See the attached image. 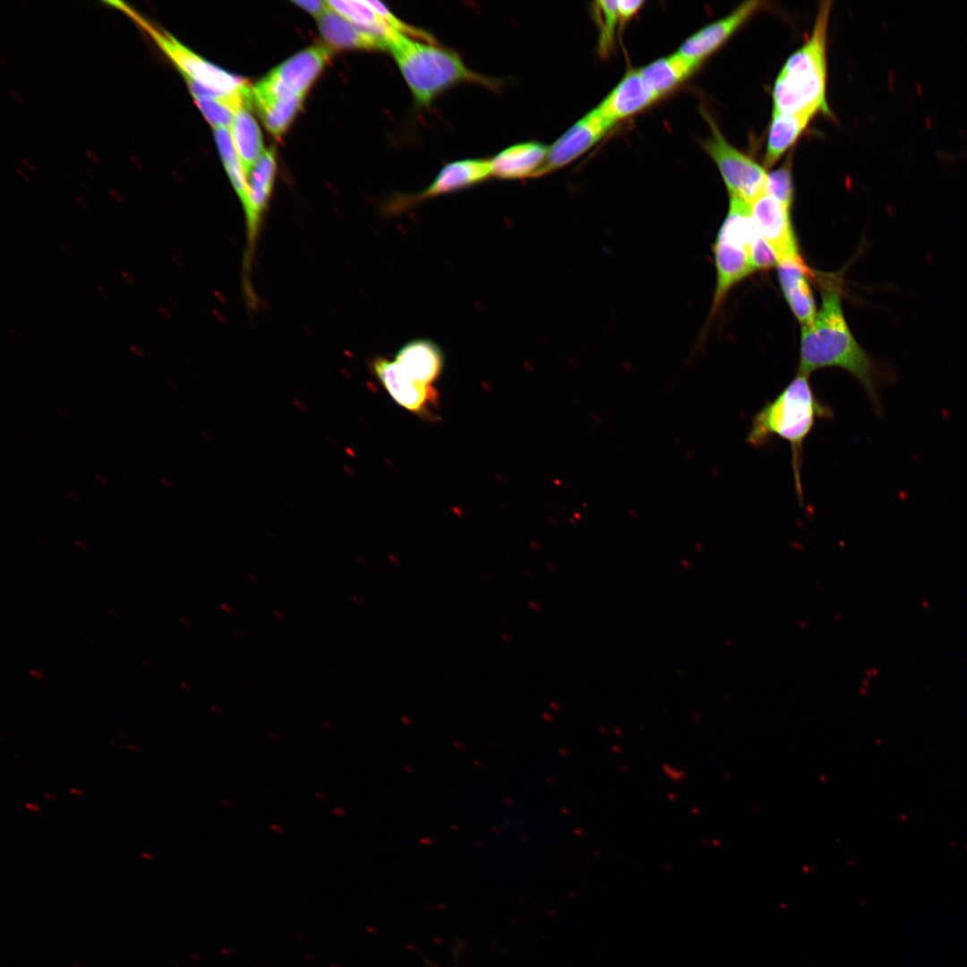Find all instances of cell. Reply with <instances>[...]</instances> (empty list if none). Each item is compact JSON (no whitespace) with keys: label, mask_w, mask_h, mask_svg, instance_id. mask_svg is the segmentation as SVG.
I'll return each instance as SVG.
<instances>
[{"label":"cell","mask_w":967,"mask_h":967,"mask_svg":"<svg viewBox=\"0 0 967 967\" xmlns=\"http://www.w3.org/2000/svg\"><path fill=\"white\" fill-rule=\"evenodd\" d=\"M129 349L135 356H137L139 358H144L145 357L144 351L139 346L131 345L129 347Z\"/></svg>","instance_id":"obj_31"},{"label":"cell","mask_w":967,"mask_h":967,"mask_svg":"<svg viewBox=\"0 0 967 967\" xmlns=\"http://www.w3.org/2000/svg\"><path fill=\"white\" fill-rule=\"evenodd\" d=\"M70 792L76 796H83L84 794V792L81 789L75 787L70 788Z\"/></svg>","instance_id":"obj_36"},{"label":"cell","mask_w":967,"mask_h":967,"mask_svg":"<svg viewBox=\"0 0 967 967\" xmlns=\"http://www.w3.org/2000/svg\"><path fill=\"white\" fill-rule=\"evenodd\" d=\"M330 9L359 28L386 39L393 33L392 29L364 1L329 0Z\"/></svg>","instance_id":"obj_23"},{"label":"cell","mask_w":967,"mask_h":967,"mask_svg":"<svg viewBox=\"0 0 967 967\" xmlns=\"http://www.w3.org/2000/svg\"><path fill=\"white\" fill-rule=\"evenodd\" d=\"M110 611L112 612V613H111V612H107V613H108L109 615H111V617H114V618H118V616H119V615H118V613H116V611H115V612H114V610H110Z\"/></svg>","instance_id":"obj_44"},{"label":"cell","mask_w":967,"mask_h":967,"mask_svg":"<svg viewBox=\"0 0 967 967\" xmlns=\"http://www.w3.org/2000/svg\"><path fill=\"white\" fill-rule=\"evenodd\" d=\"M43 795H44V797L46 799L52 800H55L57 799V797L56 795L51 794V793H44Z\"/></svg>","instance_id":"obj_42"},{"label":"cell","mask_w":967,"mask_h":967,"mask_svg":"<svg viewBox=\"0 0 967 967\" xmlns=\"http://www.w3.org/2000/svg\"><path fill=\"white\" fill-rule=\"evenodd\" d=\"M11 331H12V333L13 334V336H14V337H16V338H19V339H21V338H23V337H24V336H23V335H22L21 333H20V332L18 331V329H15V328H13V329H11Z\"/></svg>","instance_id":"obj_40"},{"label":"cell","mask_w":967,"mask_h":967,"mask_svg":"<svg viewBox=\"0 0 967 967\" xmlns=\"http://www.w3.org/2000/svg\"><path fill=\"white\" fill-rule=\"evenodd\" d=\"M492 177L490 159L467 158L445 165L433 181L423 191L397 199L393 209H403L426 199L450 193Z\"/></svg>","instance_id":"obj_12"},{"label":"cell","mask_w":967,"mask_h":967,"mask_svg":"<svg viewBox=\"0 0 967 967\" xmlns=\"http://www.w3.org/2000/svg\"><path fill=\"white\" fill-rule=\"evenodd\" d=\"M764 4V2L755 0L742 3L728 15L707 24L689 36L677 52L699 66Z\"/></svg>","instance_id":"obj_11"},{"label":"cell","mask_w":967,"mask_h":967,"mask_svg":"<svg viewBox=\"0 0 967 967\" xmlns=\"http://www.w3.org/2000/svg\"><path fill=\"white\" fill-rule=\"evenodd\" d=\"M215 139L225 168L244 209L248 199V182L227 128H215Z\"/></svg>","instance_id":"obj_24"},{"label":"cell","mask_w":967,"mask_h":967,"mask_svg":"<svg viewBox=\"0 0 967 967\" xmlns=\"http://www.w3.org/2000/svg\"><path fill=\"white\" fill-rule=\"evenodd\" d=\"M764 192L791 209L793 201L792 158H789L777 169L766 174Z\"/></svg>","instance_id":"obj_26"},{"label":"cell","mask_w":967,"mask_h":967,"mask_svg":"<svg viewBox=\"0 0 967 967\" xmlns=\"http://www.w3.org/2000/svg\"><path fill=\"white\" fill-rule=\"evenodd\" d=\"M75 544H76L77 546H79V547H80L81 549H82V550H88V545H87V543H84V542H82L81 540H78V539H77V540H75Z\"/></svg>","instance_id":"obj_38"},{"label":"cell","mask_w":967,"mask_h":967,"mask_svg":"<svg viewBox=\"0 0 967 967\" xmlns=\"http://www.w3.org/2000/svg\"><path fill=\"white\" fill-rule=\"evenodd\" d=\"M760 236L751 216L749 203L730 195L728 212L713 246L716 284L710 318L717 313L730 290L755 271L750 261V252Z\"/></svg>","instance_id":"obj_5"},{"label":"cell","mask_w":967,"mask_h":967,"mask_svg":"<svg viewBox=\"0 0 967 967\" xmlns=\"http://www.w3.org/2000/svg\"><path fill=\"white\" fill-rule=\"evenodd\" d=\"M658 98L646 82L639 69L630 70L596 107L614 126L649 107Z\"/></svg>","instance_id":"obj_14"},{"label":"cell","mask_w":967,"mask_h":967,"mask_svg":"<svg viewBox=\"0 0 967 967\" xmlns=\"http://www.w3.org/2000/svg\"><path fill=\"white\" fill-rule=\"evenodd\" d=\"M831 3L822 2L809 39L789 56L773 89L774 112L829 114L826 98V32Z\"/></svg>","instance_id":"obj_4"},{"label":"cell","mask_w":967,"mask_h":967,"mask_svg":"<svg viewBox=\"0 0 967 967\" xmlns=\"http://www.w3.org/2000/svg\"><path fill=\"white\" fill-rule=\"evenodd\" d=\"M128 748H129L130 749H133V751H136V752H140V749H139V748H137V747H136L135 745H133V744H130V745H128Z\"/></svg>","instance_id":"obj_43"},{"label":"cell","mask_w":967,"mask_h":967,"mask_svg":"<svg viewBox=\"0 0 967 967\" xmlns=\"http://www.w3.org/2000/svg\"><path fill=\"white\" fill-rule=\"evenodd\" d=\"M141 856L144 857L145 859L149 860H153L154 858H155L152 853L148 852V851H142Z\"/></svg>","instance_id":"obj_39"},{"label":"cell","mask_w":967,"mask_h":967,"mask_svg":"<svg viewBox=\"0 0 967 967\" xmlns=\"http://www.w3.org/2000/svg\"><path fill=\"white\" fill-rule=\"evenodd\" d=\"M548 148L540 142L527 141L502 150L490 159L492 176L503 180L537 177Z\"/></svg>","instance_id":"obj_16"},{"label":"cell","mask_w":967,"mask_h":967,"mask_svg":"<svg viewBox=\"0 0 967 967\" xmlns=\"http://www.w3.org/2000/svg\"><path fill=\"white\" fill-rule=\"evenodd\" d=\"M95 288L98 294L103 298H110L109 292L103 286L97 285Z\"/></svg>","instance_id":"obj_33"},{"label":"cell","mask_w":967,"mask_h":967,"mask_svg":"<svg viewBox=\"0 0 967 967\" xmlns=\"http://www.w3.org/2000/svg\"><path fill=\"white\" fill-rule=\"evenodd\" d=\"M29 673H30V675L31 677H33L36 680H44L45 679V673L42 671L39 670V669H36V668L30 669L29 671Z\"/></svg>","instance_id":"obj_32"},{"label":"cell","mask_w":967,"mask_h":967,"mask_svg":"<svg viewBox=\"0 0 967 967\" xmlns=\"http://www.w3.org/2000/svg\"><path fill=\"white\" fill-rule=\"evenodd\" d=\"M364 3L370 6L378 15H380L390 29L403 34L406 37L414 38L419 40L434 42L435 39L432 36L424 30L416 29L409 24L399 20L395 14H393L383 4L378 1H367Z\"/></svg>","instance_id":"obj_27"},{"label":"cell","mask_w":967,"mask_h":967,"mask_svg":"<svg viewBox=\"0 0 967 967\" xmlns=\"http://www.w3.org/2000/svg\"><path fill=\"white\" fill-rule=\"evenodd\" d=\"M814 116L810 113L788 114L773 111L764 167L769 168L795 143Z\"/></svg>","instance_id":"obj_19"},{"label":"cell","mask_w":967,"mask_h":967,"mask_svg":"<svg viewBox=\"0 0 967 967\" xmlns=\"http://www.w3.org/2000/svg\"><path fill=\"white\" fill-rule=\"evenodd\" d=\"M643 4L644 2L639 0H617V8L620 23L629 21L638 13Z\"/></svg>","instance_id":"obj_28"},{"label":"cell","mask_w":967,"mask_h":967,"mask_svg":"<svg viewBox=\"0 0 967 967\" xmlns=\"http://www.w3.org/2000/svg\"><path fill=\"white\" fill-rule=\"evenodd\" d=\"M704 115L711 135L702 141L703 149L717 166L729 194L749 203L764 191L766 168L730 144L709 115Z\"/></svg>","instance_id":"obj_7"},{"label":"cell","mask_w":967,"mask_h":967,"mask_svg":"<svg viewBox=\"0 0 967 967\" xmlns=\"http://www.w3.org/2000/svg\"><path fill=\"white\" fill-rule=\"evenodd\" d=\"M777 275L783 295L798 321L802 326L813 323L817 309L809 285L815 272L801 256L777 261Z\"/></svg>","instance_id":"obj_15"},{"label":"cell","mask_w":967,"mask_h":967,"mask_svg":"<svg viewBox=\"0 0 967 967\" xmlns=\"http://www.w3.org/2000/svg\"><path fill=\"white\" fill-rule=\"evenodd\" d=\"M252 104L257 107L267 130L275 136L281 135L292 122L304 98H282L252 89Z\"/></svg>","instance_id":"obj_22"},{"label":"cell","mask_w":967,"mask_h":967,"mask_svg":"<svg viewBox=\"0 0 967 967\" xmlns=\"http://www.w3.org/2000/svg\"><path fill=\"white\" fill-rule=\"evenodd\" d=\"M386 43L418 107H428L442 92L463 82L496 88L493 80L472 71L457 52L436 42L394 31Z\"/></svg>","instance_id":"obj_3"},{"label":"cell","mask_w":967,"mask_h":967,"mask_svg":"<svg viewBox=\"0 0 967 967\" xmlns=\"http://www.w3.org/2000/svg\"><path fill=\"white\" fill-rule=\"evenodd\" d=\"M295 4H296L297 5H299L300 7L304 9L305 11H307L309 13L314 15L318 19L325 12H327L329 9V5L327 4V1H318V0L306 1V0H301V1H295Z\"/></svg>","instance_id":"obj_29"},{"label":"cell","mask_w":967,"mask_h":967,"mask_svg":"<svg viewBox=\"0 0 967 967\" xmlns=\"http://www.w3.org/2000/svg\"><path fill=\"white\" fill-rule=\"evenodd\" d=\"M121 276L130 285H135L137 283L136 278H134V276L129 271L122 270L121 271Z\"/></svg>","instance_id":"obj_30"},{"label":"cell","mask_w":967,"mask_h":967,"mask_svg":"<svg viewBox=\"0 0 967 967\" xmlns=\"http://www.w3.org/2000/svg\"><path fill=\"white\" fill-rule=\"evenodd\" d=\"M318 20L323 38L334 47L387 50V43L383 38L359 28L330 8Z\"/></svg>","instance_id":"obj_17"},{"label":"cell","mask_w":967,"mask_h":967,"mask_svg":"<svg viewBox=\"0 0 967 967\" xmlns=\"http://www.w3.org/2000/svg\"><path fill=\"white\" fill-rule=\"evenodd\" d=\"M108 4L124 12L135 21L174 63L185 80L195 81L220 94H233L250 88L244 79L209 63L169 33L158 29L127 4L119 1L108 2Z\"/></svg>","instance_id":"obj_6"},{"label":"cell","mask_w":967,"mask_h":967,"mask_svg":"<svg viewBox=\"0 0 967 967\" xmlns=\"http://www.w3.org/2000/svg\"><path fill=\"white\" fill-rule=\"evenodd\" d=\"M698 67L678 52L639 69L647 85L660 98L680 86Z\"/></svg>","instance_id":"obj_20"},{"label":"cell","mask_w":967,"mask_h":967,"mask_svg":"<svg viewBox=\"0 0 967 967\" xmlns=\"http://www.w3.org/2000/svg\"><path fill=\"white\" fill-rule=\"evenodd\" d=\"M372 365L381 385L402 407L423 415L436 401L437 394L431 385L411 378L396 361L378 357Z\"/></svg>","instance_id":"obj_13"},{"label":"cell","mask_w":967,"mask_h":967,"mask_svg":"<svg viewBox=\"0 0 967 967\" xmlns=\"http://www.w3.org/2000/svg\"><path fill=\"white\" fill-rule=\"evenodd\" d=\"M612 127L597 107L593 108L548 148L537 177L568 166L599 142Z\"/></svg>","instance_id":"obj_9"},{"label":"cell","mask_w":967,"mask_h":967,"mask_svg":"<svg viewBox=\"0 0 967 967\" xmlns=\"http://www.w3.org/2000/svg\"><path fill=\"white\" fill-rule=\"evenodd\" d=\"M832 409L815 394L809 375L799 373L772 400L757 412L746 441L753 447L779 437L790 444L797 496L802 501L800 470L803 444L818 419H830Z\"/></svg>","instance_id":"obj_2"},{"label":"cell","mask_w":967,"mask_h":967,"mask_svg":"<svg viewBox=\"0 0 967 967\" xmlns=\"http://www.w3.org/2000/svg\"><path fill=\"white\" fill-rule=\"evenodd\" d=\"M61 248L69 256H73V251L70 247H68L65 244H61Z\"/></svg>","instance_id":"obj_37"},{"label":"cell","mask_w":967,"mask_h":967,"mask_svg":"<svg viewBox=\"0 0 967 967\" xmlns=\"http://www.w3.org/2000/svg\"><path fill=\"white\" fill-rule=\"evenodd\" d=\"M755 225L777 261L800 256L790 210L764 191L749 202Z\"/></svg>","instance_id":"obj_10"},{"label":"cell","mask_w":967,"mask_h":967,"mask_svg":"<svg viewBox=\"0 0 967 967\" xmlns=\"http://www.w3.org/2000/svg\"><path fill=\"white\" fill-rule=\"evenodd\" d=\"M395 361L411 378L426 385H431L439 377L443 367L441 349L425 338L414 339L404 345Z\"/></svg>","instance_id":"obj_18"},{"label":"cell","mask_w":967,"mask_h":967,"mask_svg":"<svg viewBox=\"0 0 967 967\" xmlns=\"http://www.w3.org/2000/svg\"><path fill=\"white\" fill-rule=\"evenodd\" d=\"M68 494H69V496H71L72 498H73V499H74L75 501H80V500H81V499H80L79 497H76V496L74 495V493H73V492H68Z\"/></svg>","instance_id":"obj_45"},{"label":"cell","mask_w":967,"mask_h":967,"mask_svg":"<svg viewBox=\"0 0 967 967\" xmlns=\"http://www.w3.org/2000/svg\"><path fill=\"white\" fill-rule=\"evenodd\" d=\"M330 57L328 47H310L279 64L254 87L282 98H304Z\"/></svg>","instance_id":"obj_8"},{"label":"cell","mask_w":967,"mask_h":967,"mask_svg":"<svg viewBox=\"0 0 967 967\" xmlns=\"http://www.w3.org/2000/svg\"><path fill=\"white\" fill-rule=\"evenodd\" d=\"M25 807L29 810L33 811V812H38V811H39L41 809V807L39 805H38L36 803H33V802H27L25 804Z\"/></svg>","instance_id":"obj_35"},{"label":"cell","mask_w":967,"mask_h":967,"mask_svg":"<svg viewBox=\"0 0 967 967\" xmlns=\"http://www.w3.org/2000/svg\"><path fill=\"white\" fill-rule=\"evenodd\" d=\"M96 479L104 485H107L108 484L107 480L106 478H104L102 475H97Z\"/></svg>","instance_id":"obj_41"},{"label":"cell","mask_w":967,"mask_h":967,"mask_svg":"<svg viewBox=\"0 0 967 967\" xmlns=\"http://www.w3.org/2000/svg\"><path fill=\"white\" fill-rule=\"evenodd\" d=\"M249 108L240 107L230 126L234 146L247 178L264 151L261 131Z\"/></svg>","instance_id":"obj_21"},{"label":"cell","mask_w":967,"mask_h":967,"mask_svg":"<svg viewBox=\"0 0 967 967\" xmlns=\"http://www.w3.org/2000/svg\"><path fill=\"white\" fill-rule=\"evenodd\" d=\"M158 311L164 318H166V319H171L172 318V313L167 308H165L164 306L159 305L158 307Z\"/></svg>","instance_id":"obj_34"},{"label":"cell","mask_w":967,"mask_h":967,"mask_svg":"<svg viewBox=\"0 0 967 967\" xmlns=\"http://www.w3.org/2000/svg\"><path fill=\"white\" fill-rule=\"evenodd\" d=\"M821 305L813 323L802 326L798 372L837 367L850 372L862 385L875 411L882 414L879 388L889 378L879 369L853 337L842 306V283L838 277L817 275Z\"/></svg>","instance_id":"obj_1"},{"label":"cell","mask_w":967,"mask_h":967,"mask_svg":"<svg viewBox=\"0 0 967 967\" xmlns=\"http://www.w3.org/2000/svg\"><path fill=\"white\" fill-rule=\"evenodd\" d=\"M593 12L599 28V51L605 56L613 45L616 28L620 23L617 0L595 2Z\"/></svg>","instance_id":"obj_25"}]
</instances>
